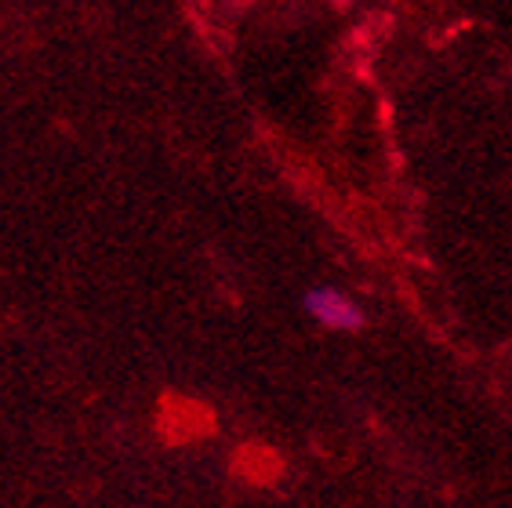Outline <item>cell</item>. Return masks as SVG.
Masks as SVG:
<instances>
[{
	"instance_id": "cell-1",
	"label": "cell",
	"mask_w": 512,
	"mask_h": 508,
	"mask_svg": "<svg viewBox=\"0 0 512 508\" xmlns=\"http://www.w3.org/2000/svg\"><path fill=\"white\" fill-rule=\"evenodd\" d=\"M302 309H306L309 320H316L327 331H342V334H360L367 327V313L360 309L353 294L338 291V287H309L302 294Z\"/></svg>"
}]
</instances>
